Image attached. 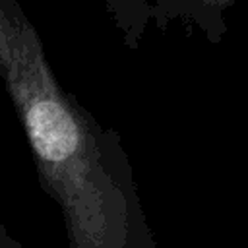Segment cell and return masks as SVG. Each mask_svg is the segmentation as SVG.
I'll return each instance as SVG.
<instances>
[{
	"mask_svg": "<svg viewBox=\"0 0 248 248\" xmlns=\"http://www.w3.org/2000/svg\"><path fill=\"white\" fill-rule=\"evenodd\" d=\"M0 76L68 248H157L120 136L58 85L17 0H0Z\"/></svg>",
	"mask_w": 248,
	"mask_h": 248,
	"instance_id": "obj_1",
	"label": "cell"
},
{
	"mask_svg": "<svg viewBox=\"0 0 248 248\" xmlns=\"http://www.w3.org/2000/svg\"><path fill=\"white\" fill-rule=\"evenodd\" d=\"M0 248H23L19 242H16L10 234H8V231L0 225Z\"/></svg>",
	"mask_w": 248,
	"mask_h": 248,
	"instance_id": "obj_2",
	"label": "cell"
}]
</instances>
